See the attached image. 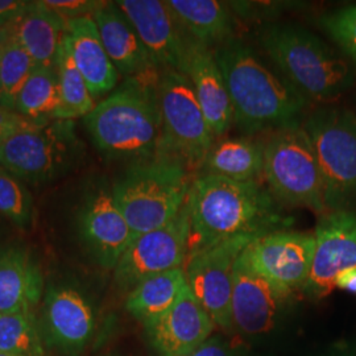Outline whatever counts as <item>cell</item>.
Returning <instances> with one entry per match:
<instances>
[{
    "label": "cell",
    "mask_w": 356,
    "mask_h": 356,
    "mask_svg": "<svg viewBox=\"0 0 356 356\" xmlns=\"http://www.w3.org/2000/svg\"><path fill=\"white\" fill-rule=\"evenodd\" d=\"M189 254L238 236H260L288 225L270 191L257 181L202 175L188 195Z\"/></svg>",
    "instance_id": "6da1fadb"
},
{
    "label": "cell",
    "mask_w": 356,
    "mask_h": 356,
    "mask_svg": "<svg viewBox=\"0 0 356 356\" xmlns=\"http://www.w3.org/2000/svg\"><path fill=\"white\" fill-rule=\"evenodd\" d=\"M0 234H1V223H0Z\"/></svg>",
    "instance_id": "60d3db41"
},
{
    "label": "cell",
    "mask_w": 356,
    "mask_h": 356,
    "mask_svg": "<svg viewBox=\"0 0 356 356\" xmlns=\"http://www.w3.org/2000/svg\"><path fill=\"white\" fill-rule=\"evenodd\" d=\"M335 288L356 294V267L342 270L335 279Z\"/></svg>",
    "instance_id": "8d00e7d4"
},
{
    "label": "cell",
    "mask_w": 356,
    "mask_h": 356,
    "mask_svg": "<svg viewBox=\"0 0 356 356\" xmlns=\"http://www.w3.org/2000/svg\"><path fill=\"white\" fill-rule=\"evenodd\" d=\"M10 26L0 28V65H1V56H3V49H4V42H6V38L8 36Z\"/></svg>",
    "instance_id": "f35d334b"
},
{
    "label": "cell",
    "mask_w": 356,
    "mask_h": 356,
    "mask_svg": "<svg viewBox=\"0 0 356 356\" xmlns=\"http://www.w3.org/2000/svg\"><path fill=\"white\" fill-rule=\"evenodd\" d=\"M56 67L58 74L60 102L54 119L74 122L79 118H86L94 110L95 101L90 92L86 81L74 63L70 48V38L66 31L58 45Z\"/></svg>",
    "instance_id": "4316f807"
},
{
    "label": "cell",
    "mask_w": 356,
    "mask_h": 356,
    "mask_svg": "<svg viewBox=\"0 0 356 356\" xmlns=\"http://www.w3.org/2000/svg\"><path fill=\"white\" fill-rule=\"evenodd\" d=\"M35 69V61L15 36L13 26H10L0 65V108L3 111H15L16 98Z\"/></svg>",
    "instance_id": "f1b7e54d"
},
{
    "label": "cell",
    "mask_w": 356,
    "mask_h": 356,
    "mask_svg": "<svg viewBox=\"0 0 356 356\" xmlns=\"http://www.w3.org/2000/svg\"><path fill=\"white\" fill-rule=\"evenodd\" d=\"M301 126L318 160L326 210H351L356 204V115L341 107H323Z\"/></svg>",
    "instance_id": "ba28073f"
},
{
    "label": "cell",
    "mask_w": 356,
    "mask_h": 356,
    "mask_svg": "<svg viewBox=\"0 0 356 356\" xmlns=\"http://www.w3.org/2000/svg\"><path fill=\"white\" fill-rule=\"evenodd\" d=\"M44 292L35 259L20 247H0V313H33Z\"/></svg>",
    "instance_id": "7402d4cb"
},
{
    "label": "cell",
    "mask_w": 356,
    "mask_h": 356,
    "mask_svg": "<svg viewBox=\"0 0 356 356\" xmlns=\"http://www.w3.org/2000/svg\"><path fill=\"white\" fill-rule=\"evenodd\" d=\"M229 4L232 13L247 19L267 17L296 7V3L288 1H231Z\"/></svg>",
    "instance_id": "836d02e7"
},
{
    "label": "cell",
    "mask_w": 356,
    "mask_h": 356,
    "mask_svg": "<svg viewBox=\"0 0 356 356\" xmlns=\"http://www.w3.org/2000/svg\"><path fill=\"white\" fill-rule=\"evenodd\" d=\"M263 176L276 201L327 213L323 181L313 144L300 124L276 129L264 144Z\"/></svg>",
    "instance_id": "52a82bcc"
},
{
    "label": "cell",
    "mask_w": 356,
    "mask_h": 356,
    "mask_svg": "<svg viewBox=\"0 0 356 356\" xmlns=\"http://www.w3.org/2000/svg\"><path fill=\"white\" fill-rule=\"evenodd\" d=\"M319 24L344 56L356 64V4L325 13Z\"/></svg>",
    "instance_id": "1f68e13d"
},
{
    "label": "cell",
    "mask_w": 356,
    "mask_h": 356,
    "mask_svg": "<svg viewBox=\"0 0 356 356\" xmlns=\"http://www.w3.org/2000/svg\"><path fill=\"white\" fill-rule=\"evenodd\" d=\"M58 102L60 91L56 65L36 66L16 98L13 113L29 120H49L54 119Z\"/></svg>",
    "instance_id": "83f0119b"
},
{
    "label": "cell",
    "mask_w": 356,
    "mask_h": 356,
    "mask_svg": "<svg viewBox=\"0 0 356 356\" xmlns=\"http://www.w3.org/2000/svg\"><path fill=\"white\" fill-rule=\"evenodd\" d=\"M159 78V72L129 78L85 118L90 136L101 152L138 161L157 156L161 140Z\"/></svg>",
    "instance_id": "3957f363"
},
{
    "label": "cell",
    "mask_w": 356,
    "mask_h": 356,
    "mask_svg": "<svg viewBox=\"0 0 356 356\" xmlns=\"http://www.w3.org/2000/svg\"><path fill=\"white\" fill-rule=\"evenodd\" d=\"M316 250L314 232L279 229L257 236L243 251L257 273L288 292H302Z\"/></svg>",
    "instance_id": "7c38bea8"
},
{
    "label": "cell",
    "mask_w": 356,
    "mask_h": 356,
    "mask_svg": "<svg viewBox=\"0 0 356 356\" xmlns=\"http://www.w3.org/2000/svg\"><path fill=\"white\" fill-rule=\"evenodd\" d=\"M92 19L98 26L103 47L119 74L139 78L159 72L138 32L116 3H104L94 13Z\"/></svg>",
    "instance_id": "ffe728a7"
},
{
    "label": "cell",
    "mask_w": 356,
    "mask_h": 356,
    "mask_svg": "<svg viewBox=\"0 0 356 356\" xmlns=\"http://www.w3.org/2000/svg\"><path fill=\"white\" fill-rule=\"evenodd\" d=\"M186 286L184 268L168 270L141 281L128 293V313L147 325L166 313Z\"/></svg>",
    "instance_id": "484cf974"
},
{
    "label": "cell",
    "mask_w": 356,
    "mask_h": 356,
    "mask_svg": "<svg viewBox=\"0 0 356 356\" xmlns=\"http://www.w3.org/2000/svg\"><path fill=\"white\" fill-rule=\"evenodd\" d=\"M191 220L188 202L177 216L161 229L136 236L114 269V280L131 291L152 276L184 268L189 254Z\"/></svg>",
    "instance_id": "30bf717a"
},
{
    "label": "cell",
    "mask_w": 356,
    "mask_h": 356,
    "mask_svg": "<svg viewBox=\"0 0 356 356\" xmlns=\"http://www.w3.org/2000/svg\"><path fill=\"white\" fill-rule=\"evenodd\" d=\"M316 250L313 266L302 292L321 300L335 288L337 276L356 267V211H327L319 218L314 229Z\"/></svg>",
    "instance_id": "5bb4252c"
},
{
    "label": "cell",
    "mask_w": 356,
    "mask_h": 356,
    "mask_svg": "<svg viewBox=\"0 0 356 356\" xmlns=\"http://www.w3.org/2000/svg\"><path fill=\"white\" fill-rule=\"evenodd\" d=\"M193 181L188 168L154 157L131 166L111 191L136 238L161 229L177 216L188 200Z\"/></svg>",
    "instance_id": "8992f818"
},
{
    "label": "cell",
    "mask_w": 356,
    "mask_h": 356,
    "mask_svg": "<svg viewBox=\"0 0 356 356\" xmlns=\"http://www.w3.org/2000/svg\"><path fill=\"white\" fill-rule=\"evenodd\" d=\"M0 356H15V355H10V354H4V353H0Z\"/></svg>",
    "instance_id": "ab89813d"
},
{
    "label": "cell",
    "mask_w": 356,
    "mask_h": 356,
    "mask_svg": "<svg viewBox=\"0 0 356 356\" xmlns=\"http://www.w3.org/2000/svg\"><path fill=\"white\" fill-rule=\"evenodd\" d=\"M0 353L44 356V343L33 313H0Z\"/></svg>",
    "instance_id": "f546056e"
},
{
    "label": "cell",
    "mask_w": 356,
    "mask_h": 356,
    "mask_svg": "<svg viewBox=\"0 0 356 356\" xmlns=\"http://www.w3.org/2000/svg\"><path fill=\"white\" fill-rule=\"evenodd\" d=\"M11 115H13V113H7V111L0 110V141L3 139L6 131H7L10 119H11Z\"/></svg>",
    "instance_id": "74e56055"
},
{
    "label": "cell",
    "mask_w": 356,
    "mask_h": 356,
    "mask_svg": "<svg viewBox=\"0 0 356 356\" xmlns=\"http://www.w3.org/2000/svg\"><path fill=\"white\" fill-rule=\"evenodd\" d=\"M138 32L154 66L185 73L191 38L179 26L176 16L160 0L115 1Z\"/></svg>",
    "instance_id": "9a60e30c"
},
{
    "label": "cell",
    "mask_w": 356,
    "mask_h": 356,
    "mask_svg": "<svg viewBox=\"0 0 356 356\" xmlns=\"http://www.w3.org/2000/svg\"><path fill=\"white\" fill-rule=\"evenodd\" d=\"M70 48L78 70L86 81L95 99L113 92L118 85L119 72L103 47L92 16H83L66 22Z\"/></svg>",
    "instance_id": "44dd1931"
},
{
    "label": "cell",
    "mask_w": 356,
    "mask_h": 356,
    "mask_svg": "<svg viewBox=\"0 0 356 356\" xmlns=\"http://www.w3.org/2000/svg\"><path fill=\"white\" fill-rule=\"evenodd\" d=\"M335 356H353V355H335Z\"/></svg>",
    "instance_id": "b9f144b4"
},
{
    "label": "cell",
    "mask_w": 356,
    "mask_h": 356,
    "mask_svg": "<svg viewBox=\"0 0 356 356\" xmlns=\"http://www.w3.org/2000/svg\"><path fill=\"white\" fill-rule=\"evenodd\" d=\"M184 74L191 79L213 135L223 136L234 122V110L214 51L191 40Z\"/></svg>",
    "instance_id": "d6986e66"
},
{
    "label": "cell",
    "mask_w": 356,
    "mask_h": 356,
    "mask_svg": "<svg viewBox=\"0 0 356 356\" xmlns=\"http://www.w3.org/2000/svg\"><path fill=\"white\" fill-rule=\"evenodd\" d=\"M201 169L204 175L248 182L263 176L264 144L248 138H232L214 143Z\"/></svg>",
    "instance_id": "d4e9b609"
},
{
    "label": "cell",
    "mask_w": 356,
    "mask_h": 356,
    "mask_svg": "<svg viewBox=\"0 0 356 356\" xmlns=\"http://www.w3.org/2000/svg\"><path fill=\"white\" fill-rule=\"evenodd\" d=\"M0 216L19 229L33 223L35 202L26 185L0 166Z\"/></svg>",
    "instance_id": "4dcf8cb0"
},
{
    "label": "cell",
    "mask_w": 356,
    "mask_h": 356,
    "mask_svg": "<svg viewBox=\"0 0 356 356\" xmlns=\"http://www.w3.org/2000/svg\"><path fill=\"white\" fill-rule=\"evenodd\" d=\"M79 231L94 260L106 269H115L135 235L113 191L101 188L88 197L79 213Z\"/></svg>",
    "instance_id": "2e32d148"
},
{
    "label": "cell",
    "mask_w": 356,
    "mask_h": 356,
    "mask_svg": "<svg viewBox=\"0 0 356 356\" xmlns=\"http://www.w3.org/2000/svg\"><path fill=\"white\" fill-rule=\"evenodd\" d=\"M293 296L257 273L241 254L234 269L231 325L247 337L268 334L279 325Z\"/></svg>",
    "instance_id": "4fadbf2b"
},
{
    "label": "cell",
    "mask_w": 356,
    "mask_h": 356,
    "mask_svg": "<svg viewBox=\"0 0 356 356\" xmlns=\"http://www.w3.org/2000/svg\"><path fill=\"white\" fill-rule=\"evenodd\" d=\"M234 110V123L245 134L298 124L309 99L241 41L214 51Z\"/></svg>",
    "instance_id": "7a4b0ae2"
},
{
    "label": "cell",
    "mask_w": 356,
    "mask_h": 356,
    "mask_svg": "<svg viewBox=\"0 0 356 356\" xmlns=\"http://www.w3.org/2000/svg\"><path fill=\"white\" fill-rule=\"evenodd\" d=\"M165 3L186 35L206 48L226 44L234 32V13L229 3L218 0H166Z\"/></svg>",
    "instance_id": "603a6c76"
},
{
    "label": "cell",
    "mask_w": 356,
    "mask_h": 356,
    "mask_svg": "<svg viewBox=\"0 0 356 356\" xmlns=\"http://www.w3.org/2000/svg\"><path fill=\"white\" fill-rule=\"evenodd\" d=\"M188 356H235V353L222 337H210Z\"/></svg>",
    "instance_id": "e575fe53"
},
{
    "label": "cell",
    "mask_w": 356,
    "mask_h": 356,
    "mask_svg": "<svg viewBox=\"0 0 356 356\" xmlns=\"http://www.w3.org/2000/svg\"><path fill=\"white\" fill-rule=\"evenodd\" d=\"M94 313L83 294L67 286L51 288L44 302L42 331L47 342L58 350L76 354L94 332Z\"/></svg>",
    "instance_id": "ac0fdd59"
},
{
    "label": "cell",
    "mask_w": 356,
    "mask_h": 356,
    "mask_svg": "<svg viewBox=\"0 0 356 356\" xmlns=\"http://www.w3.org/2000/svg\"><path fill=\"white\" fill-rule=\"evenodd\" d=\"M144 327L157 355L188 356L211 337L216 323L186 284L175 305Z\"/></svg>",
    "instance_id": "e0dca14e"
},
{
    "label": "cell",
    "mask_w": 356,
    "mask_h": 356,
    "mask_svg": "<svg viewBox=\"0 0 356 356\" xmlns=\"http://www.w3.org/2000/svg\"><path fill=\"white\" fill-rule=\"evenodd\" d=\"M260 40L281 74L307 99L334 101L355 85L350 61L301 26L269 24L261 31Z\"/></svg>",
    "instance_id": "277c9868"
},
{
    "label": "cell",
    "mask_w": 356,
    "mask_h": 356,
    "mask_svg": "<svg viewBox=\"0 0 356 356\" xmlns=\"http://www.w3.org/2000/svg\"><path fill=\"white\" fill-rule=\"evenodd\" d=\"M13 31L36 66L56 65V56L66 22L42 1H29Z\"/></svg>",
    "instance_id": "cb8c5ba5"
},
{
    "label": "cell",
    "mask_w": 356,
    "mask_h": 356,
    "mask_svg": "<svg viewBox=\"0 0 356 356\" xmlns=\"http://www.w3.org/2000/svg\"><path fill=\"white\" fill-rule=\"evenodd\" d=\"M261 236V235H260ZM257 236H238L188 254L184 272L191 293L216 326L229 330L235 264Z\"/></svg>",
    "instance_id": "8fae6325"
},
{
    "label": "cell",
    "mask_w": 356,
    "mask_h": 356,
    "mask_svg": "<svg viewBox=\"0 0 356 356\" xmlns=\"http://www.w3.org/2000/svg\"><path fill=\"white\" fill-rule=\"evenodd\" d=\"M1 28H3V26H1Z\"/></svg>",
    "instance_id": "7bdbcfd3"
},
{
    "label": "cell",
    "mask_w": 356,
    "mask_h": 356,
    "mask_svg": "<svg viewBox=\"0 0 356 356\" xmlns=\"http://www.w3.org/2000/svg\"><path fill=\"white\" fill-rule=\"evenodd\" d=\"M161 140L156 157L188 168H201L216 136L206 120L191 79L176 70H163L157 83Z\"/></svg>",
    "instance_id": "9c48e42d"
},
{
    "label": "cell",
    "mask_w": 356,
    "mask_h": 356,
    "mask_svg": "<svg viewBox=\"0 0 356 356\" xmlns=\"http://www.w3.org/2000/svg\"><path fill=\"white\" fill-rule=\"evenodd\" d=\"M44 3L51 8L53 13L61 16L65 22L92 16L106 1L95 0H44Z\"/></svg>",
    "instance_id": "d6a6232c"
},
{
    "label": "cell",
    "mask_w": 356,
    "mask_h": 356,
    "mask_svg": "<svg viewBox=\"0 0 356 356\" xmlns=\"http://www.w3.org/2000/svg\"><path fill=\"white\" fill-rule=\"evenodd\" d=\"M29 1L0 0V28L15 24L28 7Z\"/></svg>",
    "instance_id": "d590c367"
},
{
    "label": "cell",
    "mask_w": 356,
    "mask_h": 356,
    "mask_svg": "<svg viewBox=\"0 0 356 356\" xmlns=\"http://www.w3.org/2000/svg\"><path fill=\"white\" fill-rule=\"evenodd\" d=\"M81 154L73 120H29L13 113L0 141V166L32 185L64 176Z\"/></svg>",
    "instance_id": "5b68a950"
}]
</instances>
